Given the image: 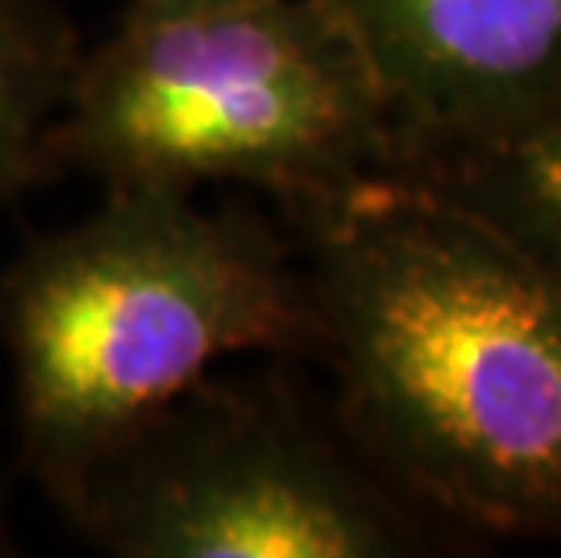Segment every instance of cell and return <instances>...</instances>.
<instances>
[{
	"mask_svg": "<svg viewBox=\"0 0 561 558\" xmlns=\"http://www.w3.org/2000/svg\"><path fill=\"white\" fill-rule=\"evenodd\" d=\"M413 149L500 135L561 110V0H327ZM396 171V168H391Z\"/></svg>",
	"mask_w": 561,
	"mask_h": 558,
	"instance_id": "5b68a950",
	"label": "cell"
},
{
	"mask_svg": "<svg viewBox=\"0 0 561 558\" xmlns=\"http://www.w3.org/2000/svg\"><path fill=\"white\" fill-rule=\"evenodd\" d=\"M348 443L396 490L561 544V287L399 174L286 210Z\"/></svg>",
	"mask_w": 561,
	"mask_h": 558,
	"instance_id": "6da1fadb",
	"label": "cell"
},
{
	"mask_svg": "<svg viewBox=\"0 0 561 558\" xmlns=\"http://www.w3.org/2000/svg\"><path fill=\"white\" fill-rule=\"evenodd\" d=\"M391 174L485 221L561 287V110L500 135L413 149Z\"/></svg>",
	"mask_w": 561,
	"mask_h": 558,
	"instance_id": "8992f818",
	"label": "cell"
},
{
	"mask_svg": "<svg viewBox=\"0 0 561 558\" xmlns=\"http://www.w3.org/2000/svg\"><path fill=\"white\" fill-rule=\"evenodd\" d=\"M138 8H163V4H196V0H130Z\"/></svg>",
	"mask_w": 561,
	"mask_h": 558,
	"instance_id": "ba28073f",
	"label": "cell"
},
{
	"mask_svg": "<svg viewBox=\"0 0 561 558\" xmlns=\"http://www.w3.org/2000/svg\"><path fill=\"white\" fill-rule=\"evenodd\" d=\"M380 479L290 391L207 374L88 475L69 519L127 558H385L416 529Z\"/></svg>",
	"mask_w": 561,
	"mask_h": 558,
	"instance_id": "277c9868",
	"label": "cell"
},
{
	"mask_svg": "<svg viewBox=\"0 0 561 558\" xmlns=\"http://www.w3.org/2000/svg\"><path fill=\"white\" fill-rule=\"evenodd\" d=\"M22 460L69 515L88 475L152 413L247 352L316 344L297 247L188 189H110L0 280Z\"/></svg>",
	"mask_w": 561,
	"mask_h": 558,
	"instance_id": "7a4b0ae2",
	"label": "cell"
},
{
	"mask_svg": "<svg viewBox=\"0 0 561 558\" xmlns=\"http://www.w3.org/2000/svg\"><path fill=\"white\" fill-rule=\"evenodd\" d=\"M47 157L110 189L240 182L294 210L391 174L396 127L327 0L130 4L83 52Z\"/></svg>",
	"mask_w": 561,
	"mask_h": 558,
	"instance_id": "3957f363",
	"label": "cell"
},
{
	"mask_svg": "<svg viewBox=\"0 0 561 558\" xmlns=\"http://www.w3.org/2000/svg\"><path fill=\"white\" fill-rule=\"evenodd\" d=\"M80 58L77 33L55 0H0V200L51 174L47 141Z\"/></svg>",
	"mask_w": 561,
	"mask_h": 558,
	"instance_id": "52a82bcc",
	"label": "cell"
}]
</instances>
